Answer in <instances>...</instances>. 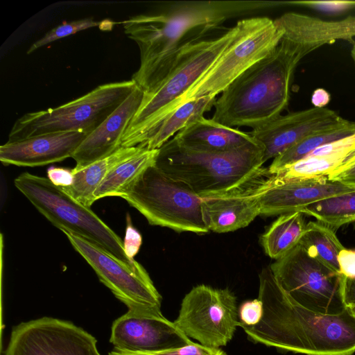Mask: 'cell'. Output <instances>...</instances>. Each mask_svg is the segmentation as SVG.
Masks as SVG:
<instances>
[{
  "instance_id": "cell-1",
  "label": "cell",
  "mask_w": 355,
  "mask_h": 355,
  "mask_svg": "<svg viewBox=\"0 0 355 355\" xmlns=\"http://www.w3.org/2000/svg\"><path fill=\"white\" fill-rule=\"evenodd\" d=\"M280 4L269 1H175L157 12L123 21L124 33L140 51V66L131 80L142 89L144 98L150 96L187 46L216 31L232 17Z\"/></svg>"
},
{
  "instance_id": "cell-2",
  "label": "cell",
  "mask_w": 355,
  "mask_h": 355,
  "mask_svg": "<svg viewBox=\"0 0 355 355\" xmlns=\"http://www.w3.org/2000/svg\"><path fill=\"white\" fill-rule=\"evenodd\" d=\"M261 321L239 322L248 340L280 351L305 355H352L355 352V317L348 308L337 315L312 311L295 302L277 283L270 266L259 275Z\"/></svg>"
},
{
  "instance_id": "cell-3",
  "label": "cell",
  "mask_w": 355,
  "mask_h": 355,
  "mask_svg": "<svg viewBox=\"0 0 355 355\" xmlns=\"http://www.w3.org/2000/svg\"><path fill=\"white\" fill-rule=\"evenodd\" d=\"M304 56L297 44L283 37L216 99L211 119L232 128L254 129L280 116L288 105L295 69Z\"/></svg>"
},
{
  "instance_id": "cell-4",
  "label": "cell",
  "mask_w": 355,
  "mask_h": 355,
  "mask_svg": "<svg viewBox=\"0 0 355 355\" xmlns=\"http://www.w3.org/2000/svg\"><path fill=\"white\" fill-rule=\"evenodd\" d=\"M263 164V148L257 141L232 151L210 153L187 148L171 138L159 148L155 166L204 198L245 184Z\"/></svg>"
},
{
  "instance_id": "cell-5",
  "label": "cell",
  "mask_w": 355,
  "mask_h": 355,
  "mask_svg": "<svg viewBox=\"0 0 355 355\" xmlns=\"http://www.w3.org/2000/svg\"><path fill=\"white\" fill-rule=\"evenodd\" d=\"M239 27L220 28L193 42L179 54L171 72L159 89L144 98L128 125L121 147L145 144L162 121L177 107L182 97L212 66L237 34Z\"/></svg>"
},
{
  "instance_id": "cell-6",
  "label": "cell",
  "mask_w": 355,
  "mask_h": 355,
  "mask_svg": "<svg viewBox=\"0 0 355 355\" xmlns=\"http://www.w3.org/2000/svg\"><path fill=\"white\" fill-rule=\"evenodd\" d=\"M14 184L36 209L61 231L94 243L132 270H145L126 255L119 236L90 207L73 198L48 178L24 172L15 179Z\"/></svg>"
},
{
  "instance_id": "cell-7",
  "label": "cell",
  "mask_w": 355,
  "mask_h": 355,
  "mask_svg": "<svg viewBox=\"0 0 355 355\" xmlns=\"http://www.w3.org/2000/svg\"><path fill=\"white\" fill-rule=\"evenodd\" d=\"M121 198L152 225L178 232H209L205 219L202 198L155 164L147 168Z\"/></svg>"
},
{
  "instance_id": "cell-8",
  "label": "cell",
  "mask_w": 355,
  "mask_h": 355,
  "mask_svg": "<svg viewBox=\"0 0 355 355\" xmlns=\"http://www.w3.org/2000/svg\"><path fill=\"white\" fill-rule=\"evenodd\" d=\"M132 80L103 84L55 108L26 113L13 124L7 142L58 132L94 131L134 91Z\"/></svg>"
},
{
  "instance_id": "cell-9",
  "label": "cell",
  "mask_w": 355,
  "mask_h": 355,
  "mask_svg": "<svg viewBox=\"0 0 355 355\" xmlns=\"http://www.w3.org/2000/svg\"><path fill=\"white\" fill-rule=\"evenodd\" d=\"M236 35L212 66L182 97L186 101L220 94L237 77L268 55L280 42L284 30L267 17L243 19Z\"/></svg>"
},
{
  "instance_id": "cell-10",
  "label": "cell",
  "mask_w": 355,
  "mask_h": 355,
  "mask_svg": "<svg viewBox=\"0 0 355 355\" xmlns=\"http://www.w3.org/2000/svg\"><path fill=\"white\" fill-rule=\"evenodd\" d=\"M270 267L284 291L301 306L325 315L340 314L347 308L345 277L299 243Z\"/></svg>"
},
{
  "instance_id": "cell-11",
  "label": "cell",
  "mask_w": 355,
  "mask_h": 355,
  "mask_svg": "<svg viewBox=\"0 0 355 355\" xmlns=\"http://www.w3.org/2000/svg\"><path fill=\"white\" fill-rule=\"evenodd\" d=\"M173 322L189 338L203 346H225L239 327L236 297L227 288L198 285L184 297Z\"/></svg>"
},
{
  "instance_id": "cell-12",
  "label": "cell",
  "mask_w": 355,
  "mask_h": 355,
  "mask_svg": "<svg viewBox=\"0 0 355 355\" xmlns=\"http://www.w3.org/2000/svg\"><path fill=\"white\" fill-rule=\"evenodd\" d=\"M62 232L128 311L162 314V296L146 270H132L94 243L69 232Z\"/></svg>"
},
{
  "instance_id": "cell-13",
  "label": "cell",
  "mask_w": 355,
  "mask_h": 355,
  "mask_svg": "<svg viewBox=\"0 0 355 355\" xmlns=\"http://www.w3.org/2000/svg\"><path fill=\"white\" fill-rule=\"evenodd\" d=\"M4 355H101L96 339L73 322L43 317L12 329Z\"/></svg>"
},
{
  "instance_id": "cell-14",
  "label": "cell",
  "mask_w": 355,
  "mask_h": 355,
  "mask_svg": "<svg viewBox=\"0 0 355 355\" xmlns=\"http://www.w3.org/2000/svg\"><path fill=\"white\" fill-rule=\"evenodd\" d=\"M110 342L114 349L148 352L179 348L193 342L163 314L128 311L112 325Z\"/></svg>"
},
{
  "instance_id": "cell-15",
  "label": "cell",
  "mask_w": 355,
  "mask_h": 355,
  "mask_svg": "<svg viewBox=\"0 0 355 355\" xmlns=\"http://www.w3.org/2000/svg\"><path fill=\"white\" fill-rule=\"evenodd\" d=\"M354 191V188L327 176L277 179L269 174L260 187L261 215L301 211L321 200Z\"/></svg>"
},
{
  "instance_id": "cell-16",
  "label": "cell",
  "mask_w": 355,
  "mask_h": 355,
  "mask_svg": "<svg viewBox=\"0 0 355 355\" xmlns=\"http://www.w3.org/2000/svg\"><path fill=\"white\" fill-rule=\"evenodd\" d=\"M334 110L313 107L280 115L250 134L263 148L264 163L284 153L307 135L338 122Z\"/></svg>"
},
{
  "instance_id": "cell-17",
  "label": "cell",
  "mask_w": 355,
  "mask_h": 355,
  "mask_svg": "<svg viewBox=\"0 0 355 355\" xmlns=\"http://www.w3.org/2000/svg\"><path fill=\"white\" fill-rule=\"evenodd\" d=\"M269 173H260L245 184L227 193L202 198L205 219L209 231L225 233L248 226L261 215L260 187Z\"/></svg>"
},
{
  "instance_id": "cell-18",
  "label": "cell",
  "mask_w": 355,
  "mask_h": 355,
  "mask_svg": "<svg viewBox=\"0 0 355 355\" xmlns=\"http://www.w3.org/2000/svg\"><path fill=\"white\" fill-rule=\"evenodd\" d=\"M144 93L138 86L128 98L91 134L72 155L78 171L114 153L121 147L123 136L139 110Z\"/></svg>"
},
{
  "instance_id": "cell-19",
  "label": "cell",
  "mask_w": 355,
  "mask_h": 355,
  "mask_svg": "<svg viewBox=\"0 0 355 355\" xmlns=\"http://www.w3.org/2000/svg\"><path fill=\"white\" fill-rule=\"evenodd\" d=\"M88 135L81 131L46 134L0 146L4 165L39 166L71 157Z\"/></svg>"
},
{
  "instance_id": "cell-20",
  "label": "cell",
  "mask_w": 355,
  "mask_h": 355,
  "mask_svg": "<svg viewBox=\"0 0 355 355\" xmlns=\"http://www.w3.org/2000/svg\"><path fill=\"white\" fill-rule=\"evenodd\" d=\"M284 30V37L299 46L305 55L339 40L355 37V17L325 21L313 17L287 12L275 19Z\"/></svg>"
},
{
  "instance_id": "cell-21",
  "label": "cell",
  "mask_w": 355,
  "mask_h": 355,
  "mask_svg": "<svg viewBox=\"0 0 355 355\" xmlns=\"http://www.w3.org/2000/svg\"><path fill=\"white\" fill-rule=\"evenodd\" d=\"M173 138L187 148L210 153L232 151L257 141L250 132L204 116L180 130Z\"/></svg>"
},
{
  "instance_id": "cell-22",
  "label": "cell",
  "mask_w": 355,
  "mask_h": 355,
  "mask_svg": "<svg viewBox=\"0 0 355 355\" xmlns=\"http://www.w3.org/2000/svg\"><path fill=\"white\" fill-rule=\"evenodd\" d=\"M355 160V134L323 145L272 175L277 179L328 177Z\"/></svg>"
},
{
  "instance_id": "cell-23",
  "label": "cell",
  "mask_w": 355,
  "mask_h": 355,
  "mask_svg": "<svg viewBox=\"0 0 355 355\" xmlns=\"http://www.w3.org/2000/svg\"><path fill=\"white\" fill-rule=\"evenodd\" d=\"M144 148L140 146L121 147L112 154L78 171H73L71 185L61 187L73 198L86 207L95 202L94 193L110 171L121 163L140 153Z\"/></svg>"
},
{
  "instance_id": "cell-24",
  "label": "cell",
  "mask_w": 355,
  "mask_h": 355,
  "mask_svg": "<svg viewBox=\"0 0 355 355\" xmlns=\"http://www.w3.org/2000/svg\"><path fill=\"white\" fill-rule=\"evenodd\" d=\"M355 134V122L342 118L338 122L302 139L273 159L268 167L270 174L302 159L316 148Z\"/></svg>"
},
{
  "instance_id": "cell-25",
  "label": "cell",
  "mask_w": 355,
  "mask_h": 355,
  "mask_svg": "<svg viewBox=\"0 0 355 355\" xmlns=\"http://www.w3.org/2000/svg\"><path fill=\"white\" fill-rule=\"evenodd\" d=\"M216 99L214 96H205L184 102L162 121L145 144L138 146L148 150L160 148L180 130L204 116L214 107Z\"/></svg>"
},
{
  "instance_id": "cell-26",
  "label": "cell",
  "mask_w": 355,
  "mask_h": 355,
  "mask_svg": "<svg viewBox=\"0 0 355 355\" xmlns=\"http://www.w3.org/2000/svg\"><path fill=\"white\" fill-rule=\"evenodd\" d=\"M159 149L144 148L140 153L114 168L94 193V201L110 196L121 198L130 184L149 166L155 164Z\"/></svg>"
},
{
  "instance_id": "cell-27",
  "label": "cell",
  "mask_w": 355,
  "mask_h": 355,
  "mask_svg": "<svg viewBox=\"0 0 355 355\" xmlns=\"http://www.w3.org/2000/svg\"><path fill=\"white\" fill-rule=\"evenodd\" d=\"M306 225L301 211L281 215L261 236L266 254L276 260L285 255L298 244Z\"/></svg>"
},
{
  "instance_id": "cell-28",
  "label": "cell",
  "mask_w": 355,
  "mask_h": 355,
  "mask_svg": "<svg viewBox=\"0 0 355 355\" xmlns=\"http://www.w3.org/2000/svg\"><path fill=\"white\" fill-rule=\"evenodd\" d=\"M298 243L310 254L340 272L338 257L345 247L331 227L318 220L310 221L306 223Z\"/></svg>"
},
{
  "instance_id": "cell-29",
  "label": "cell",
  "mask_w": 355,
  "mask_h": 355,
  "mask_svg": "<svg viewBox=\"0 0 355 355\" xmlns=\"http://www.w3.org/2000/svg\"><path fill=\"white\" fill-rule=\"evenodd\" d=\"M301 212L336 231L355 221V191L331 196L308 205Z\"/></svg>"
},
{
  "instance_id": "cell-30",
  "label": "cell",
  "mask_w": 355,
  "mask_h": 355,
  "mask_svg": "<svg viewBox=\"0 0 355 355\" xmlns=\"http://www.w3.org/2000/svg\"><path fill=\"white\" fill-rule=\"evenodd\" d=\"M103 22L93 20L92 18L82 19L71 21H64L62 24L47 32L42 37L35 41L28 49L30 54L37 49L46 46L59 39L65 37L78 31L92 27L100 26Z\"/></svg>"
},
{
  "instance_id": "cell-31",
  "label": "cell",
  "mask_w": 355,
  "mask_h": 355,
  "mask_svg": "<svg viewBox=\"0 0 355 355\" xmlns=\"http://www.w3.org/2000/svg\"><path fill=\"white\" fill-rule=\"evenodd\" d=\"M108 355H227V354L220 348L208 347L193 342L184 347L157 352H128L113 349Z\"/></svg>"
},
{
  "instance_id": "cell-32",
  "label": "cell",
  "mask_w": 355,
  "mask_h": 355,
  "mask_svg": "<svg viewBox=\"0 0 355 355\" xmlns=\"http://www.w3.org/2000/svg\"><path fill=\"white\" fill-rule=\"evenodd\" d=\"M287 3L301 5L326 13L338 14L355 8V1H297Z\"/></svg>"
},
{
  "instance_id": "cell-33",
  "label": "cell",
  "mask_w": 355,
  "mask_h": 355,
  "mask_svg": "<svg viewBox=\"0 0 355 355\" xmlns=\"http://www.w3.org/2000/svg\"><path fill=\"white\" fill-rule=\"evenodd\" d=\"M263 313V304L259 298L245 301L239 307V321L245 325L253 326L258 324Z\"/></svg>"
},
{
  "instance_id": "cell-34",
  "label": "cell",
  "mask_w": 355,
  "mask_h": 355,
  "mask_svg": "<svg viewBox=\"0 0 355 355\" xmlns=\"http://www.w3.org/2000/svg\"><path fill=\"white\" fill-rule=\"evenodd\" d=\"M123 247L126 255L131 259L138 253L142 243L140 233L132 226L130 217L127 214L125 234L123 240Z\"/></svg>"
},
{
  "instance_id": "cell-35",
  "label": "cell",
  "mask_w": 355,
  "mask_h": 355,
  "mask_svg": "<svg viewBox=\"0 0 355 355\" xmlns=\"http://www.w3.org/2000/svg\"><path fill=\"white\" fill-rule=\"evenodd\" d=\"M340 273L346 278L355 279V250L345 248L338 257Z\"/></svg>"
},
{
  "instance_id": "cell-36",
  "label": "cell",
  "mask_w": 355,
  "mask_h": 355,
  "mask_svg": "<svg viewBox=\"0 0 355 355\" xmlns=\"http://www.w3.org/2000/svg\"><path fill=\"white\" fill-rule=\"evenodd\" d=\"M47 178L59 187H67L72 184L73 174L72 169L51 166L47 170Z\"/></svg>"
},
{
  "instance_id": "cell-37",
  "label": "cell",
  "mask_w": 355,
  "mask_h": 355,
  "mask_svg": "<svg viewBox=\"0 0 355 355\" xmlns=\"http://www.w3.org/2000/svg\"><path fill=\"white\" fill-rule=\"evenodd\" d=\"M328 178L355 189V160L338 168Z\"/></svg>"
},
{
  "instance_id": "cell-38",
  "label": "cell",
  "mask_w": 355,
  "mask_h": 355,
  "mask_svg": "<svg viewBox=\"0 0 355 355\" xmlns=\"http://www.w3.org/2000/svg\"><path fill=\"white\" fill-rule=\"evenodd\" d=\"M343 293L346 306H355V279L345 277Z\"/></svg>"
},
{
  "instance_id": "cell-39",
  "label": "cell",
  "mask_w": 355,
  "mask_h": 355,
  "mask_svg": "<svg viewBox=\"0 0 355 355\" xmlns=\"http://www.w3.org/2000/svg\"><path fill=\"white\" fill-rule=\"evenodd\" d=\"M330 96L329 93L323 89H316L312 96L311 101L316 107H324L329 102Z\"/></svg>"
},
{
  "instance_id": "cell-40",
  "label": "cell",
  "mask_w": 355,
  "mask_h": 355,
  "mask_svg": "<svg viewBox=\"0 0 355 355\" xmlns=\"http://www.w3.org/2000/svg\"><path fill=\"white\" fill-rule=\"evenodd\" d=\"M351 56H352V58L355 64V42H354V44H353L352 50H351Z\"/></svg>"
},
{
  "instance_id": "cell-41",
  "label": "cell",
  "mask_w": 355,
  "mask_h": 355,
  "mask_svg": "<svg viewBox=\"0 0 355 355\" xmlns=\"http://www.w3.org/2000/svg\"><path fill=\"white\" fill-rule=\"evenodd\" d=\"M351 313L355 317V306L348 307Z\"/></svg>"
}]
</instances>
